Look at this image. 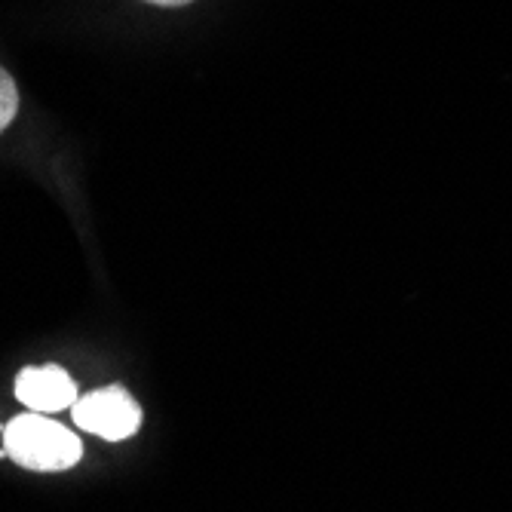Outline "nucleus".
<instances>
[{
  "label": "nucleus",
  "mask_w": 512,
  "mask_h": 512,
  "mask_svg": "<svg viewBox=\"0 0 512 512\" xmlns=\"http://www.w3.org/2000/svg\"><path fill=\"white\" fill-rule=\"evenodd\" d=\"M4 451L19 467L37 473L71 470L83 454L80 439L46 414H19L4 430Z\"/></svg>",
  "instance_id": "1"
},
{
  "label": "nucleus",
  "mask_w": 512,
  "mask_h": 512,
  "mask_svg": "<svg viewBox=\"0 0 512 512\" xmlns=\"http://www.w3.org/2000/svg\"><path fill=\"white\" fill-rule=\"evenodd\" d=\"M71 411L80 430L102 436L108 442L129 439L142 427V408L123 387H105L89 396H80Z\"/></svg>",
  "instance_id": "2"
},
{
  "label": "nucleus",
  "mask_w": 512,
  "mask_h": 512,
  "mask_svg": "<svg viewBox=\"0 0 512 512\" xmlns=\"http://www.w3.org/2000/svg\"><path fill=\"white\" fill-rule=\"evenodd\" d=\"M16 396H19L22 405H28L37 414L74 408V402L80 399L71 375L59 365H34V368L19 371Z\"/></svg>",
  "instance_id": "3"
},
{
  "label": "nucleus",
  "mask_w": 512,
  "mask_h": 512,
  "mask_svg": "<svg viewBox=\"0 0 512 512\" xmlns=\"http://www.w3.org/2000/svg\"><path fill=\"white\" fill-rule=\"evenodd\" d=\"M16 111H19V89L13 83V77L0 68V132L13 123Z\"/></svg>",
  "instance_id": "4"
},
{
  "label": "nucleus",
  "mask_w": 512,
  "mask_h": 512,
  "mask_svg": "<svg viewBox=\"0 0 512 512\" xmlns=\"http://www.w3.org/2000/svg\"><path fill=\"white\" fill-rule=\"evenodd\" d=\"M148 4H157V7H184V4H191V0H148Z\"/></svg>",
  "instance_id": "5"
}]
</instances>
